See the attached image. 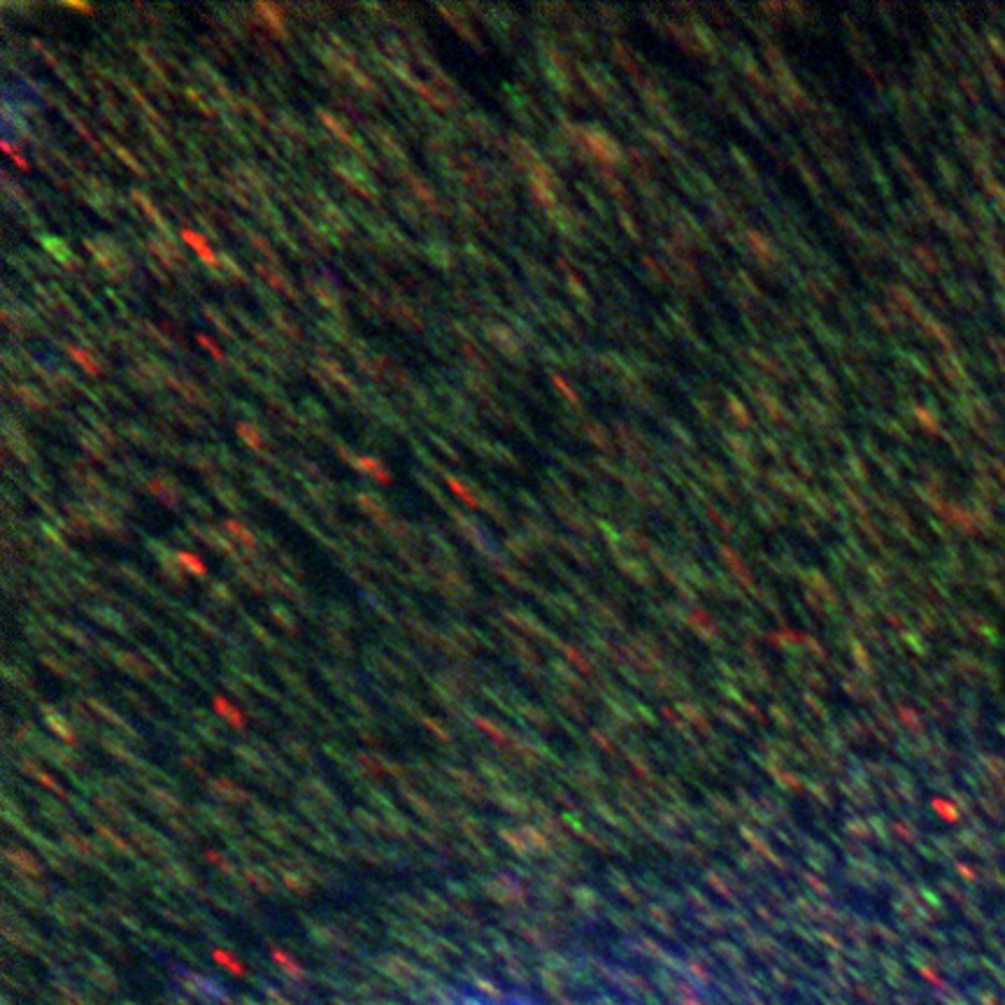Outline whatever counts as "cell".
Segmentation results:
<instances>
[{
	"instance_id": "2",
	"label": "cell",
	"mask_w": 1005,
	"mask_h": 1005,
	"mask_svg": "<svg viewBox=\"0 0 1005 1005\" xmlns=\"http://www.w3.org/2000/svg\"><path fill=\"white\" fill-rule=\"evenodd\" d=\"M215 705H217V710H219V712H222V717H226V719H228V722H231V724L235 726V729H240V726H245V717H242V715H240V712H238V710H235V708H233V705H231V703H228V701H224V698H217V701H215Z\"/></svg>"
},
{
	"instance_id": "5",
	"label": "cell",
	"mask_w": 1005,
	"mask_h": 1005,
	"mask_svg": "<svg viewBox=\"0 0 1005 1005\" xmlns=\"http://www.w3.org/2000/svg\"><path fill=\"white\" fill-rule=\"evenodd\" d=\"M180 563H182L184 568H189L194 575H203L205 573L203 561H198V557H194V554H180Z\"/></svg>"
},
{
	"instance_id": "1",
	"label": "cell",
	"mask_w": 1005,
	"mask_h": 1005,
	"mask_svg": "<svg viewBox=\"0 0 1005 1005\" xmlns=\"http://www.w3.org/2000/svg\"><path fill=\"white\" fill-rule=\"evenodd\" d=\"M182 238L187 240V245L194 249V252L201 256V259L205 263H210V266H215V254H212V249L208 247V240L203 238V235H198L196 231H189V228H184L182 231Z\"/></svg>"
},
{
	"instance_id": "3",
	"label": "cell",
	"mask_w": 1005,
	"mask_h": 1005,
	"mask_svg": "<svg viewBox=\"0 0 1005 1005\" xmlns=\"http://www.w3.org/2000/svg\"><path fill=\"white\" fill-rule=\"evenodd\" d=\"M359 468H361V470H366V473H370V475H375L377 480H380V482H389V480H391L389 473H384V470L380 468V463H377V461L359 459Z\"/></svg>"
},
{
	"instance_id": "4",
	"label": "cell",
	"mask_w": 1005,
	"mask_h": 1005,
	"mask_svg": "<svg viewBox=\"0 0 1005 1005\" xmlns=\"http://www.w3.org/2000/svg\"><path fill=\"white\" fill-rule=\"evenodd\" d=\"M68 352H70V356H73V359H75V361H80V363H82V366H84V370H87V373H89V375H98V366H96V361H94V359H89V356H87V354H84V352H82V349H75V347H70V349H68Z\"/></svg>"
},
{
	"instance_id": "6",
	"label": "cell",
	"mask_w": 1005,
	"mask_h": 1005,
	"mask_svg": "<svg viewBox=\"0 0 1005 1005\" xmlns=\"http://www.w3.org/2000/svg\"><path fill=\"white\" fill-rule=\"evenodd\" d=\"M198 342H201V345H203V347H208V349H210V352H212V356H215V359H217V361H222V359H224V356H222V352H219V347H217V345H215V342H212V340H208V338H205V335H198Z\"/></svg>"
},
{
	"instance_id": "8",
	"label": "cell",
	"mask_w": 1005,
	"mask_h": 1005,
	"mask_svg": "<svg viewBox=\"0 0 1005 1005\" xmlns=\"http://www.w3.org/2000/svg\"><path fill=\"white\" fill-rule=\"evenodd\" d=\"M70 7H77V10H89V5H80V3H68Z\"/></svg>"
},
{
	"instance_id": "7",
	"label": "cell",
	"mask_w": 1005,
	"mask_h": 1005,
	"mask_svg": "<svg viewBox=\"0 0 1005 1005\" xmlns=\"http://www.w3.org/2000/svg\"><path fill=\"white\" fill-rule=\"evenodd\" d=\"M215 957H217V961H222V964H226V966H228V971H233V973H242V968H240V964H235V961H233L231 957H228V954H222V952H215Z\"/></svg>"
}]
</instances>
